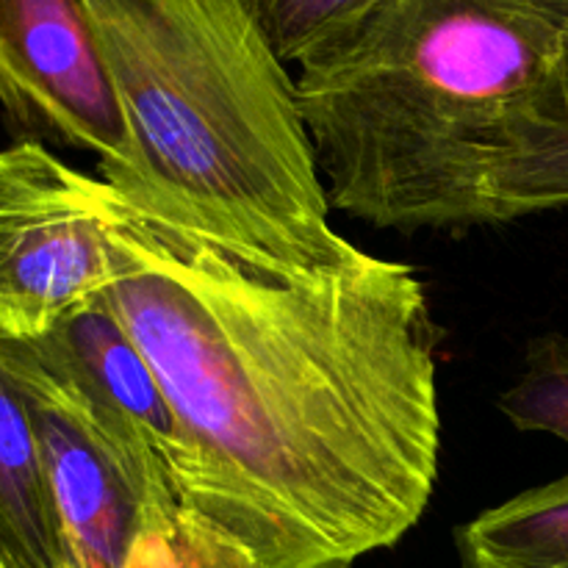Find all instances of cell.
I'll list each match as a JSON object with an SVG mask.
<instances>
[{
    "mask_svg": "<svg viewBox=\"0 0 568 568\" xmlns=\"http://www.w3.org/2000/svg\"><path fill=\"white\" fill-rule=\"evenodd\" d=\"M105 203V297L186 438L183 521L250 568H349L403 541L442 469V333L419 272L364 250L283 266L111 183Z\"/></svg>",
    "mask_w": 568,
    "mask_h": 568,
    "instance_id": "6da1fadb",
    "label": "cell"
},
{
    "mask_svg": "<svg viewBox=\"0 0 568 568\" xmlns=\"http://www.w3.org/2000/svg\"><path fill=\"white\" fill-rule=\"evenodd\" d=\"M131 133L116 192L283 266L361 253L331 222L297 98L244 0H83Z\"/></svg>",
    "mask_w": 568,
    "mask_h": 568,
    "instance_id": "7a4b0ae2",
    "label": "cell"
},
{
    "mask_svg": "<svg viewBox=\"0 0 568 568\" xmlns=\"http://www.w3.org/2000/svg\"><path fill=\"white\" fill-rule=\"evenodd\" d=\"M560 39L530 0H381L297 72L331 209L397 231L480 225L483 153Z\"/></svg>",
    "mask_w": 568,
    "mask_h": 568,
    "instance_id": "3957f363",
    "label": "cell"
},
{
    "mask_svg": "<svg viewBox=\"0 0 568 568\" xmlns=\"http://www.w3.org/2000/svg\"><path fill=\"white\" fill-rule=\"evenodd\" d=\"M114 277L105 181L39 139L0 150V338L33 342Z\"/></svg>",
    "mask_w": 568,
    "mask_h": 568,
    "instance_id": "277c9868",
    "label": "cell"
},
{
    "mask_svg": "<svg viewBox=\"0 0 568 568\" xmlns=\"http://www.w3.org/2000/svg\"><path fill=\"white\" fill-rule=\"evenodd\" d=\"M0 364L31 408L67 568H128L144 538L183 525L148 469L20 342L0 338Z\"/></svg>",
    "mask_w": 568,
    "mask_h": 568,
    "instance_id": "5b68a950",
    "label": "cell"
},
{
    "mask_svg": "<svg viewBox=\"0 0 568 568\" xmlns=\"http://www.w3.org/2000/svg\"><path fill=\"white\" fill-rule=\"evenodd\" d=\"M0 105L22 139L98 155L111 186L131 172V133L83 0H0Z\"/></svg>",
    "mask_w": 568,
    "mask_h": 568,
    "instance_id": "8992f818",
    "label": "cell"
},
{
    "mask_svg": "<svg viewBox=\"0 0 568 568\" xmlns=\"http://www.w3.org/2000/svg\"><path fill=\"white\" fill-rule=\"evenodd\" d=\"M148 469L183 516L189 449L164 383L128 327L98 294L33 342H20Z\"/></svg>",
    "mask_w": 568,
    "mask_h": 568,
    "instance_id": "52a82bcc",
    "label": "cell"
},
{
    "mask_svg": "<svg viewBox=\"0 0 568 568\" xmlns=\"http://www.w3.org/2000/svg\"><path fill=\"white\" fill-rule=\"evenodd\" d=\"M477 197L480 225L568 205V26L544 81L488 142Z\"/></svg>",
    "mask_w": 568,
    "mask_h": 568,
    "instance_id": "ba28073f",
    "label": "cell"
},
{
    "mask_svg": "<svg viewBox=\"0 0 568 568\" xmlns=\"http://www.w3.org/2000/svg\"><path fill=\"white\" fill-rule=\"evenodd\" d=\"M0 558L9 568H67V547L31 408L0 364Z\"/></svg>",
    "mask_w": 568,
    "mask_h": 568,
    "instance_id": "9c48e42d",
    "label": "cell"
},
{
    "mask_svg": "<svg viewBox=\"0 0 568 568\" xmlns=\"http://www.w3.org/2000/svg\"><path fill=\"white\" fill-rule=\"evenodd\" d=\"M458 552L460 568H568V475L466 521Z\"/></svg>",
    "mask_w": 568,
    "mask_h": 568,
    "instance_id": "30bf717a",
    "label": "cell"
},
{
    "mask_svg": "<svg viewBox=\"0 0 568 568\" xmlns=\"http://www.w3.org/2000/svg\"><path fill=\"white\" fill-rule=\"evenodd\" d=\"M283 64H308L347 42L381 0H244Z\"/></svg>",
    "mask_w": 568,
    "mask_h": 568,
    "instance_id": "8fae6325",
    "label": "cell"
},
{
    "mask_svg": "<svg viewBox=\"0 0 568 568\" xmlns=\"http://www.w3.org/2000/svg\"><path fill=\"white\" fill-rule=\"evenodd\" d=\"M497 405L516 430L549 433L568 444V336L552 331L532 338L521 377Z\"/></svg>",
    "mask_w": 568,
    "mask_h": 568,
    "instance_id": "7c38bea8",
    "label": "cell"
},
{
    "mask_svg": "<svg viewBox=\"0 0 568 568\" xmlns=\"http://www.w3.org/2000/svg\"><path fill=\"white\" fill-rule=\"evenodd\" d=\"M242 564L225 544L183 521L175 532H153L144 538L128 568H239Z\"/></svg>",
    "mask_w": 568,
    "mask_h": 568,
    "instance_id": "4fadbf2b",
    "label": "cell"
},
{
    "mask_svg": "<svg viewBox=\"0 0 568 568\" xmlns=\"http://www.w3.org/2000/svg\"><path fill=\"white\" fill-rule=\"evenodd\" d=\"M536 9H541L549 20L558 22L560 28L568 26V0H530Z\"/></svg>",
    "mask_w": 568,
    "mask_h": 568,
    "instance_id": "5bb4252c",
    "label": "cell"
},
{
    "mask_svg": "<svg viewBox=\"0 0 568 568\" xmlns=\"http://www.w3.org/2000/svg\"><path fill=\"white\" fill-rule=\"evenodd\" d=\"M0 568H9V566H6V564H3V558H0Z\"/></svg>",
    "mask_w": 568,
    "mask_h": 568,
    "instance_id": "9a60e30c",
    "label": "cell"
},
{
    "mask_svg": "<svg viewBox=\"0 0 568 568\" xmlns=\"http://www.w3.org/2000/svg\"><path fill=\"white\" fill-rule=\"evenodd\" d=\"M239 568H250V566H247V564H242V566H239Z\"/></svg>",
    "mask_w": 568,
    "mask_h": 568,
    "instance_id": "2e32d148",
    "label": "cell"
}]
</instances>
